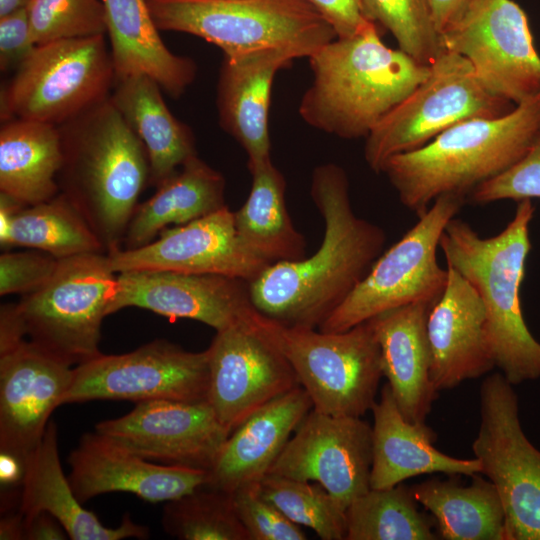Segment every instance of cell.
Returning a JSON list of instances; mask_svg holds the SVG:
<instances>
[{
  "label": "cell",
  "mask_w": 540,
  "mask_h": 540,
  "mask_svg": "<svg viewBox=\"0 0 540 540\" xmlns=\"http://www.w3.org/2000/svg\"><path fill=\"white\" fill-rule=\"evenodd\" d=\"M310 193L324 221L319 249L298 261L270 264L249 283L255 308L289 327L319 328L366 276L386 242L381 227L354 213L341 166H317Z\"/></svg>",
  "instance_id": "1"
},
{
  "label": "cell",
  "mask_w": 540,
  "mask_h": 540,
  "mask_svg": "<svg viewBox=\"0 0 540 540\" xmlns=\"http://www.w3.org/2000/svg\"><path fill=\"white\" fill-rule=\"evenodd\" d=\"M308 59L313 80L301 98L300 116L343 139L366 138L430 72V65L386 46L374 23L335 38Z\"/></svg>",
  "instance_id": "2"
},
{
  "label": "cell",
  "mask_w": 540,
  "mask_h": 540,
  "mask_svg": "<svg viewBox=\"0 0 540 540\" xmlns=\"http://www.w3.org/2000/svg\"><path fill=\"white\" fill-rule=\"evenodd\" d=\"M534 212L530 199L519 201L513 219L492 237H481L467 222L454 217L439 243L447 266L460 273L481 298L495 366L513 386L540 378V342L524 320L520 299Z\"/></svg>",
  "instance_id": "3"
},
{
  "label": "cell",
  "mask_w": 540,
  "mask_h": 540,
  "mask_svg": "<svg viewBox=\"0 0 540 540\" xmlns=\"http://www.w3.org/2000/svg\"><path fill=\"white\" fill-rule=\"evenodd\" d=\"M59 192L86 220L106 253L121 248L149 182L145 148L108 98L58 126Z\"/></svg>",
  "instance_id": "4"
},
{
  "label": "cell",
  "mask_w": 540,
  "mask_h": 540,
  "mask_svg": "<svg viewBox=\"0 0 540 540\" xmlns=\"http://www.w3.org/2000/svg\"><path fill=\"white\" fill-rule=\"evenodd\" d=\"M540 133V94L499 117L472 118L426 145L389 158L384 173L401 203L423 215L444 194L467 198L514 165Z\"/></svg>",
  "instance_id": "5"
},
{
  "label": "cell",
  "mask_w": 540,
  "mask_h": 540,
  "mask_svg": "<svg viewBox=\"0 0 540 540\" xmlns=\"http://www.w3.org/2000/svg\"><path fill=\"white\" fill-rule=\"evenodd\" d=\"M159 30L194 35L225 56L276 49L309 58L337 38L307 0H147Z\"/></svg>",
  "instance_id": "6"
},
{
  "label": "cell",
  "mask_w": 540,
  "mask_h": 540,
  "mask_svg": "<svg viewBox=\"0 0 540 540\" xmlns=\"http://www.w3.org/2000/svg\"><path fill=\"white\" fill-rule=\"evenodd\" d=\"M114 84L105 35L36 45L1 90V120L60 126L108 99Z\"/></svg>",
  "instance_id": "7"
},
{
  "label": "cell",
  "mask_w": 540,
  "mask_h": 540,
  "mask_svg": "<svg viewBox=\"0 0 540 540\" xmlns=\"http://www.w3.org/2000/svg\"><path fill=\"white\" fill-rule=\"evenodd\" d=\"M116 277L104 252L59 259L50 280L15 303L26 336L70 366L99 356Z\"/></svg>",
  "instance_id": "8"
},
{
  "label": "cell",
  "mask_w": 540,
  "mask_h": 540,
  "mask_svg": "<svg viewBox=\"0 0 540 540\" xmlns=\"http://www.w3.org/2000/svg\"><path fill=\"white\" fill-rule=\"evenodd\" d=\"M289 327L268 319L266 333L293 367L313 409L361 417L371 410L382 373L370 320L342 332Z\"/></svg>",
  "instance_id": "9"
},
{
  "label": "cell",
  "mask_w": 540,
  "mask_h": 540,
  "mask_svg": "<svg viewBox=\"0 0 540 540\" xmlns=\"http://www.w3.org/2000/svg\"><path fill=\"white\" fill-rule=\"evenodd\" d=\"M515 106L488 91L466 58L445 49L428 76L365 138V161L380 173L389 158L426 145L461 121L503 116Z\"/></svg>",
  "instance_id": "10"
},
{
  "label": "cell",
  "mask_w": 540,
  "mask_h": 540,
  "mask_svg": "<svg viewBox=\"0 0 540 540\" xmlns=\"http://www.w3.org/2000/svg\"><path fill=\"white\" fill-rule=\"evenodd\" d=\"M466 198L437 197L418 222L382 253L344 302L319 326L322 332H342L376 315L418 302H436L448 270L439 266L437 249L448 222Z\"/></svg>",
  "instance_id": "11"
},
{
  "label": "cell",
  "mask_w": 540,
  "mask_h": 540,
  "mask_svg": "<svg viewBox=\"0 0 540 540\" xmlns=\"http://www.w3.org/2000/svg\"><path fill=\"white\" fill-rule=\"evenodd\" d=\"M480 416L472 451L502 502L506 540H540V450L522 429L517 394L502 373L482 382Z\"/></svg>",
  "instance_id": "12"
},
{
  "label": "cell",
  "mask_w": 540,
  "mask_h": 540,
  "mask_svg": "<svg viewBox=\"0 0 540 540\" xmlns=\"http://www.w3.org/2000/svg\"><path fill=\"white\" fill-rule=\"evenodd\" d=\"M207 349L187 351L164 339L120 355H103L73 368L62 404L91 400H207Z\"/></svg>",
  "instance_id": "13"
},
{
  "label": "cell",
  "mask_w": 540,
  "mask_h": 540,
  "mask_svg": "<svg viewBox=\"0 0 540 540\" xmlns=\"http://www.w3.org/2000/svg\"><path fill=\"white\" fill-rule=\"evenodd\" d=\"M441 39L492 94L514 105L540 94V55L527 15L513 0H481Z\"/></svg>",
  "instance_id": "14"
},
{
  "label": "cell",
  "mask_w": 540,
  "mask_h": 540,
  "mask_svg": "<svg viewBox=\"0 0 540 540\" xmlns=\"http://www.w3.org/2000/svg\"><path fill=\"white\" fill-rule=\"evenodd\" d=\"M267 316L255 324L217 331L207 348V400L230 432L254 412L300 386L281 350L265 331Z\"/></svg>",
  "instance_id": "15"
},
{
  "label": "cell",
  "mask_w": 540,
  "mask_h": 540,
  "mask_svg": "<svg viewBox=\"0 0 540 540\" xmlns=\"http://www.w3.org/2000/svg\"><path fill=\"white\" fill-rule=\"evenodd\" d=\"M95 431L144 459L208 471L230 435L208 400L138 402Z\"/></svg>",
  "instance_id": "16"
},
{
  "label": "cell",
  "mask_w": 540,
  "mask_h": 540,
  "mask_svg": "<svg viewBox=\"0 0 540 540\" xmlns=\"http://www.w3.org/2000/svg\"><path fill=\"white\" fill-rule=\"evenodd\" d=\"M372 426L312 410L268 474L322 485L345 509L370 489Z\"/></svg>",
  "instance_id": "17"
},
{
  "label": "cell",
  "mask_w": 540,
  "mask_h": 540,
  "mask_svg": "<svg viewBox=\"0 0 540 540\" xmlns=\"http://www.w3.org/2000/svg\"><path fill=\"white\" fill-rule=\"evenodd\" d=\"M127 307L171 319L196 320L216 332L255 324L262 316L252 303L249 282L220 274L158 270L118 273L107 314Z\"/></svg>",
  "instance_id": "18"
},
{
  "label": "cell",
  "mask_w": 540,
  "mask_h": 540,
  "mask_svg": "<svg viewBox=\"0 0 540 540\" xmlns=\"http://www.w3.org/2000/svg\"><path fill=\"white\" fill-rule=\"evenodd\" d=\"M115 273L158 270L220 274L249 283L269 265L240 239L234 212L227 206L189 223L163 230L157 239L134 249L107 253Z\"/></svg>",
  "instance_id": "19"
},
{
  "label": "cell",
  "mask_w": 540,
  "mask_h": 540,
  "mask_svg": "<svg viewBox=\"0 0 540 540\" xmlns=\"http://www.w3.org/2000/svg\"><path fill=\"white\" fill-rule=\"evenodd\" d=\"M69 364L25 339L0 350V453L27 457L73 378Z\"/></svg>",
  "instance_id": "20"
},
{
  "label": "cell",
  "mask_w": 540,
  "mask_h": 540,
  "mask_svg": "<svg viewBox=\"0 0 540 540\" xmlns=\"http://www.w3.org/2000/svg\"><path fill=\"white\" fill-rule=\"evenodd\" d=\"M68 477L83 503L110 492H129L151 502H167L209 482V471L150 463L97 433H86L70 453Z\"/></svg>",
  "instance_id": "21"
},
{
  "label": "cell",
  "mask_w": 540,
  "mask_h": 540,
  "mask_svg": "<svg viewBox=\"0 0 540 540\" xmlns=\"http://www.w3.org/2000/svg\"><path fill=\"white\" fill-rule=\"evenodd\" d=\"M447 270L446 287L427 318L430 379L437 391L481 377L495 367L482 300L460 273L449 266Z\"/></svg>",
  "instance_id": "22"
},
{
  "label": "cell",
  "mask_w": 540,
  "mask_h": 540,
  "mask_svg": "<svg viewBox=\"0 0 540 540\" xmlns=\"http://www.w3.org/2000/svg\"><path fill=\"white\" fill-rule=\"evenodd\" d=\"M294 59L276 49L224 55L217 86L219 123L247 153L248 167L271 160L269 110L273 80Z\"/></svg>",
  "instance_id": "23"
},
{
  "label": "cell",
  "mask_w": 540,
  "mask_h": 540,
  "mask_svg": "<svg viewBox=\"0 0 540 540\" xmlns=\"http://www.w3.org/2000/svg\"><path fill=\"white\" fill-rule=\"evenodd\" d=\"M312 408L300 385L254 412L229 435L206 486L232 493L259 483Z\"/></svg>",
  "instance_id": "24"
},
{
  "label": "cell",
  "mask_w": 540,
  "mask_h": 540,
  "mask_svg": "<svg viewBox=\"0 0 540 540\" xmlns=\"http://www.w3.org/2000/svg\"><path fill=\"white\" fill-rule=\"evenodd\" d=\"M371 411L374 419L371 489L391 488L424 474L472 476L481 473V464L475 457L460 459L442 453L434 447L436 435L425 422L407 421L388 383Z\"/></svg>",
  "instance_id": "25"
},
{
  "label": "cell",
  "mask_w": 540,
  "mask_h": 540,
  "mask_svg": "<svg viewBox=\"0 0 540 540\" xmlns=\"http://www.w3.org/2000/svg\"><path fill=\"white\" fill-rule=\"evenodd\" d=\"M434 303H412L370 319L383 376L400 412L411 423L425 422L439 392L430 379L427 338V318Z\"/></svg>",
  "instance_id": "26"
},
{
  "label": "cell",
  "mask_w": 540,
  "mask_h": 540,
  "mask_svg": "<svg viewBox=\"0 0 540 540\" xmlns=\"http://www.w3.org/2000/svg\"><path fill=\"white\" fill-rule=\"evenodd\" d=\"M20 493V509L25 521L39 513H49L64 527L72 540L146 539L149 529L136 524L130 515L109 528L86 510L77 499L59 458L57 427L49 421L45 433L25 462Z\"/></svg>",
  "instance_id": "27"
},
{
  "label": "cell",
  "mask_w": 540,
  "mask_h": 540,
  "mask_svg": "<svg viewBox=\"0 0 540 540\" xmlns=\"http://www.w3.org/2000/svg\"><path fill=\"white\" fill-rule=\"evenodd\" d=\"M115 80L134 75L153 79L179 97L196 77L195 62L169 50L159 35L147 0H103Z\"/></svg>",
  "instance_id": "28"
},
{
  "label": "cell",
  "mask_w": 540,
  "mask_h": 540,
  "mask_svg": "<svg viewBox=\"0 0 540 540\" xmlns=\"http://www.w3.org/2000/svg\"><path fill=\"white\" fill-rule=\"evenodd\" d=\"M161 87L145 75L115 80L109 99L142 142L149 162V182L160 185L197 155L189 126L166 105Z\"/></svg>",
  "instance_id": "29"
},
{
  "label": "cell",
  "mask_w": 540,
  "mask_h": 540,
  "mask_svg": "<svg viewBox=\"0 0 540 540\" xmlns=\"http://www.w3.org/2000/svg\"><path fill=\"white\" fill-rule=\"evenodd\" d=\"M224 193L223 175L197 155L191 157L137 205L122 241L124 249L144 246L169 225H183L225 207Z\"/></svg>",
  "instance_id": "30"
},
{
  "label": "cell",
  "mask_w": 540,
  "mask_h": 540,
  "mask_svg": "<svg viewBox=\"0 0 540 540\" xmlns=\"http://www.w3.org/2000/svg\"><path fill=\"white\" fill-rule=\"evenodd\" d=\"M62 161L58 126L11 119L0 129V192L29 206L59 193Z\"/></svg>",
  "instance_id": "31"
},
{
  "label": "cell",
  "mask_w": 540,
  "mask_h": 540,
  "mask_svg": "<svg viewBox=\"0 0 540 540\" xmlns=\"http://www.w3.org/2000/svg\"><path fill=\"white\" fill-rule=\"evenodd\" d=\"M472 475L469 485L429 479L411 487L417 503L434 517L440 539L506 540L505 513L493 483Z\"/></svg>",
  "instance_id": "32"
},
{
  "label": "cell",
  "mask_w": 540,
  "mask_h": 540,
  "mask_svg": "<svg viewBox=\"0 0 540 540\" xmlns=\"http://www.w3.org/2000/svg\"><path fill=\"white\" fill-rule=\"evenodd\" d=\"M252 184L247 200L234 212L240 239L270 264L306 257L304 236L286 207V181L271 160L248 167Z\"/></svg>",
  "instance_id": "33"
},
{
  "label": "cell",
  "mask_w": 540,
  "mask_h": 540,
  "mask_svg": "<svg viewBox=\"0 0 540 540\" xmlns=\"http://www.w3.org/2000/svg\"><path fill=\"white\" fill-rule=\"evenodd\" d=\"M12 246L37 249L57 259L92 252L106 253L86 220L60 192L16 213L7 242V248Z\"/></svg>",
  "instance_id": "34"
},
{
  "label": "cell",
  "mask_w": 540,
  "mask_h": 540,
  "mask_svg": "<svg viewBox=\"0 0 540 540\" xmlns=\"http://www.w3.org/2000/svg\"><path fill=\"white\" fill-rule=\"evenodd\" d=\"M345 540H436L434 523L420 512L411 488L400 483L369 489L346 509Z\"/></svg>",
  "instance_id": "35"
},
{
  "label": "cell",
  "mask_w": 540,
  "mask_h": 540,
  "mask_svg": "<svg viewBox=\"0 0 540 540\" xmlns=\"http://www.w3.org/2000/svg\"><path fill=\"white\" fill-rule=\"evenodd\" d=\"M162 525L180 540H249L231 493L206 485L167 501Z\"/></svg>",
  "instance_id": "36"
},
{
  "label": "cell",
  "mask_w": 540,
  "mask_h": 540,
  "mask_svg": "<svg viewBox=\"0 0 540 540\" xmlns=\"http://www.w3.org/2000/svg\"><path fill=\"white\" fill-rule=\"evenodd\" d=\"M259 489L289 520L322 540L346 539V509L319 483L267 474Z\"/></svg>",
  "instance_id": "37"
},
{
  "label": "cell",
  "mask_w": 540,
  "mask_h": 540,
  "mask_svg": "<svg viewBox=\"0 0 540 540\" xmlns=\"http://www.w3.org/2000/svg\"><path fill=\"white\" fill-rule=\"evenodd\" d=\"M367 19L395 38L399 49L430 65L445 50L428 0H364Z\"/></svg>",
  "instance_id": "38"
},
{
  "label": "cell",
  "mask_w": 540,
  "mask_h": 540,
  "mask_svg": "<svg viewBox=\"0 0 540 540\" xmlns=\"http://www.w3.org/2000/svg\"><path fill=\"white\" fill-rule=\"evenodd\" d=\"M27 10L36 45L106 34L103 0H31Z\"/></svg>",
  "instance_id": "39"
},
{
  "label": "cell",
  "mask_w": 540,
  "mask_h": 540,
  "mask_svg": "<svg viewBox=\"0 0 540 540\" xmlns=\"http://www.w3.org/2000/svg\"><path fill=\"white\" fill-rule=\"evenodd\" d=\"M237 516L249 540H305L301 526L289 520L260 492L259 483L231 493Z\"/></svg>",
  "instance_id": "40"
},
{
  "label": "cell",
  "mask_w": 540,
  "mask_h": 540,
  "mask_svg": "<svg viewBox=\"0 0 540 540\" xmlns=\"http://www.w3.org/2000/svg\"><path fill=\"white\" fill-rule=\"evenodd\" d=\"M468 197L475 204L540 198V133L521 159L479 185Z\"/></svg>",
  "instance_id": "41"
},
{
  "label": "cell",
  "mask_w": 540,
  "mask_h": 540,
  "mask_svg": "<svg viewBox=\"0 0 540 540\" xmlns=\"http://www.w3.org/2000/svg\"><path fill=\"white\" fill-rule=\"evenodd\" d=\"M58 263L59 259L37 249L2 253L0 295H25L39 289L53 276Z\"/></svg>",
  "instance_id": "42"
},
{
  "label": "cell",
  "mask_w": 540,
  "mask_h": 540,
  "mask_svg": "<svg viewBox=\"0 0 540 540\" xmlns=\"http://www.w3.org/2000/svg\"><path fill=\"white\" fill-rule=\"evenodd\" d=\"M35 47L27 8L0 17L1 71L16 69Z\"/></svg>",
  "instance_id": "43"
},
{
  "label": "cell",
  "mask_w": 540,
  "mask_h": 540,
  "mask_svg": "<svg viewBox=\"0 0 540 540\" xmlns=\"http://www.w3.org/2000/svg\"><path fill=\"white\" fill-rule=\"evenodd\" d=\"M307 1L333 28L337 37L344 38L356 35L373 23L365 15L364 0Z\"/></svg>",
  "instance_id": "44"
},
{
  "label": "cell",
  "mask_w": 540,
  "mask_h": 540,
  "mask_svg": "<svg viewBox=\"0 0 540 540\" xmlns=\"http://www.w3.org/2000/svg\"><path fill=\"white\" fill-rule=\"evenodd\" d=\"M481 0H428L440 36L458 25Z\"/></svg>",
  "instance_id": "45"
},
{
  "label": "cell",
  "mask_w": 540,
  "mask_h": 540,
  "mask_svg": "<svg viewBox=\"0 0 540 540\" xmlns=\"http://www.w3.org/2000/svg\"><path fill=\"white\" fill-rule=\"evenodd\" d=\"M69 538L64 527L49 513H39L25 521L26 540H64Z\"/></svg>",
  "instance_id": "46"
},
{
  "label": "cell",
  "mask_w": 540,
  "mask_h": 540,
  "mask_svg": "<svg viewBox=\"0 0 540 540\" xmlns=\"http://www.w3.org/2000/svg\"><path fill=\"white\" fill-rule=\"evenodd\" d=\"M25 206L15 198L0 192V245L2 248H7L9 230L14 216Z\"/></svg>",
  "instance_id": "47"
},
{
  "label": "cell",
  "mask_w": 540,
  "mask_h": 540,
  "mask_svg": "<svg viewBox=\"0 0 540 540\" xmlns=\"http://www.w3.org/2000/svg\"><path fill=\"white\" fill-rule=\"evenodd\" d=\"M0 479L2 485L22 484L24 476V463L15 456L0 453Z\"/></svg>",
  "instance_id": "48"
},
{
  "label": "cell",
  "mask_w": 540,
  "mask_h": 540,
  "mask_svg": "<svg viewBox=\"0 0 540 540\" xmlns=\"http://www.w3.org/2000/svg\"><path fill=\"white\" fill-rule=\"evenodd\" d=\"M25 519L19 511L16 514L4 517L0 522L1 540L24 539Z\"/></svg>",
  "instance_id": "49"
},
{
  "label": "cell",
  "mask_w": 540,
  "mask_h": 540,
  "mask_svg": "<svg viewBox=\"0 0 540 540\" xmlns=\"http://www.w3.org/2000/svg\"><path fill=\"white\" fill-rule=\"evenodd\" d=\"M31 0H0V17L27 8Z\"/></svg>",
  "instance_id": "50"
}]
</instances>
